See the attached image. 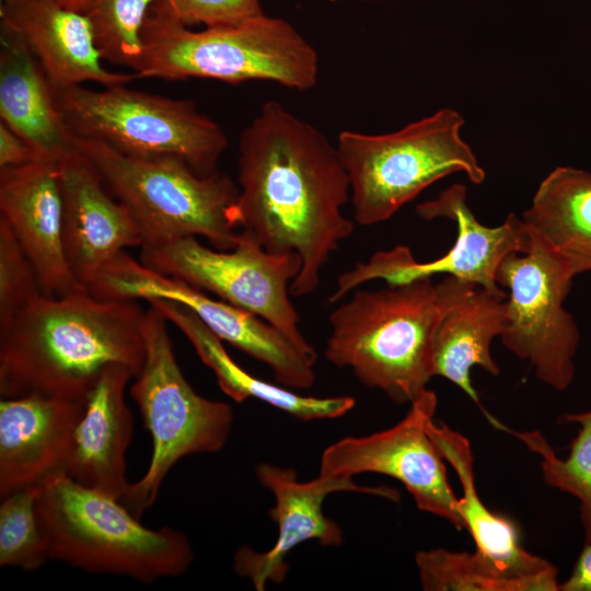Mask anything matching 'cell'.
Returning a JSON list of instances; mask_svg holds the SVG:
<instances>
[{
  "instance_id": "cell-2",
  "label": "cell",
  "mask_w": 591,
  "mask_h": 591,
  "mask_svg": "<svg viewBox=\"0 0 591 591\" xmlns=\"http://www.w3.org/2000/svg\"><path fill=\"white\" fill-rule=\"evenodd\" d=\"M146 310L138 300L88 289L40 294L0 329V395L85 399L104 369L144 360Z\"/></svg>"
},
{
  "instance_id": "cell-23",
  "label": "cell",
  "mask_w": 591,
  "mask_h": 591,
  "mask_svg": "<svg viewBox=\"0 0 591 591\" xmlns=\"http://www.w3.org/2000/svg\"><path fill=\"white\" fill-rule=\"evenodd\" d=\"M147 302L185 335L200 360L216 375L220 389L234 402L258 399L303 421L341 417L354 408L356 401L350 396L300 395L254 376L230 357L222 340L188 308L163 299Z\"/></svg>"
},
{
  "instance_id": "cell-18",
  "label": "cell",
  "mask_w": 591,
  "mask_h": 591,
  "mask_svg": "<svg viewBox=\"0 0 591 591\" xmlns=\"http://www.w3.org/2000/svg\"><path fill=\"white\" fill-rule=\"evenodd\" d=\"M84 404L37 394L1 397L0 499L65 473Z\"/></svg>"
},
{
  "instance_id": "cell-13",
  "label": "cell",
  "mask_w": 591,
  "mask_h": 591,
  "mask_svg": "<svg viewBox=\"0 0 591 591\" xmlns=\"http://www.w3.org/2000/svg\"><path fill=\"white\" fill-rule=\"evenodd\" d=\"M88 290L104 299L178 302L193 311L222 341L267 364L280 385L308 390L315 382V362L271 324L149 268L126 251L101 270Z\"/></svg>"
},
{
  "instance_id": "cell-5",
  "label": "cell",
  "mask_w": 591,
  "mask_h": 591,
  "mask_svg": "<svg viewBox=\"0 0 591 591\" xmlns=\"http://www.w3.org/2000/svg\"><path fill=\"white\" fill-rule=\"evenodd\" d=\"M37 514L49 558L86 572L152 583L183 575L194 560L186 534L144 526L119 499L65 473L40 486Z\"/></svg>"
},
{
  "instance_id": "cell-20",
  "label": "cell",
  "mask_w": 591,
  "mask_h": 591,
  "mask_svg": "<svg viewBox=\"0 0 591 591\" xmlns=\"http://www.w3.org/2000/svg\"><path fill=\"white\" fill-rule=\"evenodd\" d=\"M0 18L23 38L53 86L88 81L113 86L137 79L107 69L88 18L55 0H1Z\"/></svg>"
},
{
  "instance_id": "cell-7",
  "label": "cell",
  "mask_w": 591,
  "mask_h": 591,
  "mask_svg": "<svg viewBox=\"0 0 591 591\" xmlns=\"http://www.w3.org/2000/svg\"><path fill=\"white\" fill-rule=\"evenodd\" d=\"M463 125L459 112L441 108L389 134L341 131L336 147L349 177L355 222H384L428 186L456 172L483 183L485 170L461 136Z\"/></svg>"
},
{
  "instance_id": "cell-19",
  "label": "cell",
  "mask_w": 591,
  "mask_h": 591,
  "mask_svg": "<svg viewBox=\"0 0 591 591\" xmlns=\"http://www.w3.org/2000/svg\"><path fill=\"white\" fill-rule=\"evenodd\" d=\"M427 430L462 486L457 511L464 529L475 542V552L498 577L509 582L511 591H559L557 568L528 552L520 543L517 526L508 518L489 510L478 496L470 441L433 419L428 422Z\"/></svg>"
},
{
  "instance_id": "cell-14",
  "label": "cell",
  "mask_w": 591,
  "mask_h": 591,
  "mask_svg": "<svg viewBox=\"0 0 591 591\" xmlns=\"http://www.w3.org/2000/svg\"><path fill=\"white\" fill-rule=\"evenodd\" d=\"M436 408L437 395L427 390L395 426L328 445L321 456L320 474L390 476L404 485L419 510L449 521L456 530L464 529L444 459L427 430Z\"/></svg>"
},
{
  "instance_id": "cell-33",
  "label": "cell",
  "mask_w": 591,
  "mask_h": 591,
  "mask_svg": "<svg viewBox=\"0 0 591 591\" xmlns=\"http://www.w3.org/2000/svg\"><path fill=\"white\" fill-rule=\"evenodd\" d=\"M559 591H591V538L578 557L569 578L559 584Z\"/></svg>"
},
{
  "instance_id": "cell-3",
  "label": "cell",
  "mask_w": 591,
  "mask_h": 591,
  "mask_svg": "<svg viewBox=\"0 0 591 591\" xmlns=\"http://www.w3.org/2000/svg\"><path fill=\"white\" fill-rule=\"evenodd\" d=\"M476 286L445 276L370 291L357 289L329 315L325 358L350 368L368 387L395 404H412L427 392L432 376L434 331Z\"/></svg>"
},
{
  "instance_id": "cell-21",
  "label": "cell",
  "mask_w": 591,
  "mask_h": 591,
  "mask_svg": "<svg viewBox=\"0 0 591 591\" xmlns=\"http://www.w3.org/2000/svg\"><path fill=\"white\" fill-rule=\"evenodd\" d=\"M135 373L124 364H109L85 397L76 427L65 473L80 485L121 499L127 451L134 417L126 403L127 385Z\"/></svg>"
},
{
  "instance_id": "cell-32",
  "label": "cell",
  "mask_w": 591,
  "mask_h": 591,
  "mask_svg": "<svg viewBox=\"0 0 591 591\" xmlns=\"http://www.w3.org/2000/svg\"><path fill=\"white\" fill-rule=\"evenodd\" d=\"M42 158L20 135L0 123V169L18 167Z\"/></svg>"
},
{
  "instance_id": "cell-26",
  "label": "cell",
  "mask_w": 591,
  "mask_h": 591,
  "mask_svg": "<svg viewBox=\"0 0 591 591\" xmlns=\"http://www.w3.org/2000/svg\"><path fill=\"white\" fill-rule=\"evenodd\" d=\"M561 422H575L580 429L570 443L566 459H558L538 432L515 433L536 452L544 482L580 501L586 540L591 538V410L565 414Z\"/></svg>"
},
{
  "instance_id": "cell-1",
  "label": "cell",
  "mask_w": 591,
  "mask_h": 591,
  "mask_svg": "<svg viewBox=\"0 0 591 591\" xmlns=\"http://www.w3.org/2000/svg\"><path fill=\"white\" fill-rule=\"evenodd\" d=\"M236 223L274 254L294 253V297L316 290L321 273L355 229L343 207L350 183L336 146L277 101L264 103L239 139Z\"/></svg>"
},
{
  "instance_id": "cell-34",
  "label": "cell",
  "mask_w": 591,
  "mask_h": 591,
  "mask_svg": "<svg viewBox=\"0 0 591 591\" xmlns=\"http://www.w3.org/2000/svg\"><path fill=\"white\" fill-rule=\"evenodd\" d=\"M55 1L61 4L62 7L77 11V12L81 3V0H55Z\"/></svg>"
},
{
  "instance_id": "cell-4",
  "label": "cell",
  "mask_w": 591,
  "mask_h": 591,
  "mask_svg": "<svg viewBox=\"0 0 591 591\" xmlns=\"http://www.w3.org/2000/svg\"><path fill=\"white\" fill-rule=\"evenodd\" d=\"M141 40V57L132 71L137 78H201L230 84L262 80L298 91L317 81L314 47L288 21L266 14L192 31L165 0H159L149 10Z\"/></svg>"
},
{
  "instance_id": "cell-11",
  "label": "cell",
  "mask_w": 591,
  "mask_h": 591,
  "mask_svg": "<svg viewBox=\"0 0 591 591\" xmlns=\"http://www.w3.org/2000/svg\"><path fill=\"white\" fill-rule=\"evenodd\" d=\"M531 232V231H530ZM528 253H511L500 263L496 281L509 289L503 346L528 360L540 381L565 391L575 376L580 333L564 302L575 274L532 232Z\"/></svg>"
},
{
  "instance_id": "cell-22",
  "label": "cell",
  "mask_w": 591,
  "mask_h": 591,
  "mask_svg": "<svg viewBox=\"0 0 591 591\" xmlns=\"http://www.w3.org/2000/svg\"><path fill=\"white\" fill-rule=\"evenodd\" d=\"M0 117L46 159L59 160L76 138L57 108L53 86L23 38L0 22Z\"/></svg>"
},
{
  "instance_id": "cell-6",
  "label": "cell",
  "mask_w": 591,
  "mask_h": 591,
  "mask_svg": "<svg viewBox=\"0 0 591 591\" xmlns=\"http://www.w3.org/2000/svg\"><path fill=\"white\" fill-rule=\"evenodd\" d=\"M74 138L109 193L131 215L140 247L202 236L216 250L229 251L240 241L239 186L229 176H201L176 160L130 158L100 141Z\"/></svg>"
},
{
  "instance_id": "cell-17",
  "label": "cell",
  "mask_w": 591,
  "mask_h": 591,
  "mask_svg": "<svg viewBox=\"0 0 591 591\" xmlns=\"http://www.w3.org/2000/svg\"><path fill=\"white\" fill-rule=\"evenodd\" d=\"M62 213L58 160L0 169V217L32 262L45 296L86 289L66 258Z\"/></svg>"
},
{
  "instance_id": "cell-12",
  "label": "cell",
  "mask_w": 591,
  "mask_h": 591,
  "mask_svg": "<svg viewBox=\"0 0 591 591\" xmlns=\"http://www.w3.org/2000/svg\"><path fill=\"white\" fill-rule=\"evenodd\" d=\"M416 213L427 221H454L457 234L453 246L440 258L426 263L417 262L404 245L379 251L338 277L331 303L371 280L383 279L395 286L441 274L501 293L505 291L496 281L500 263L511 253H528L532 244L529 228L514 213H509L500 225L482 224L466 202V187L462 184L451 185L437 198L420 202Z\"/></svg>"
},
{
  "instance_id": "cell-8",
  "label": "cell",
  "mask_w": 591,
  "mask_h": 591,
  "mask_svg": "<svg viewBox=\"0 0 591 591\" xmlns=\"http://www.w3.org/2000/svg\"><path fill=\"white\" fill-rule=\"evenodd\" d=\"M53 86V85H51ZM63 121L77 138L100 141L143 160H176L201 176L219 174L228 146L222 127L194 101L127 88L53 86Z\"/></svg>"
},
{
  "instance_id": "cell-25",
  "label": "cell",
  "mask_w": 591,
  "mask_h": 591,
  "mask_svg": "<svg viewBox=\"0 0 591 591\" xmlns=\"http://www.w3.org/2000/svg\"><path fill=\"white\" fill-rule=\"evenodd\" d=\"M521 218L575 276L591 271V172L554 169L540 183Z\"/></svg>"
},
{
  "instance_id": "cell-36",
  "label": "cell",
  "mask_w": 591,
  "mask_h": 591,
  "mask_svg": "<svg viewBox=\"0 0 591 591\" xmlns=\"http://www.w3.org/2000/svg\"><path fill=\"white\" fill-rule=\"evenodd\" d=\"M366 1H372V0H366Z\"/></svg>"
},
{
  "instance_id": "cell-30",
  "label": "cell",
  "mask_w": 591,
  "mask_h": 591,
  "mask_svg": "<svg viewBox=\"0 0 591 591\" xmlns=\"http://www.w3.org/2000/svg\"><path fill=\"white\" fill-rule=\"evenodd\" d=\"M40 294L44 293L32 262L0 217V329Z\"/></svg>"
},
{
  "instance_id": "cell-27",
  "label": "cell",
  "mask_w": 591,
  "mask_h": 591,
  "mask_svg": "<svg viewBox=\"0 0 591 591\" xmlns=\"http://www.w3.org/2000/svg\"><path fill=\"white\" fill-rule=\"evenodd\" d=\"M159 0H81L104 61L135 70L142 53L141 31Z\"/></svg>"
},
{
  "instance_id": "cell-9",
  "label": "cell",
  "mask_w": 591,
  "mask_h": 591,
  "mask_svg": "<svg viewBox=\"0 0 591 591\" xmlns=\"http://www.w3.org/2000/svg\"><path fill=\"white\" fill-rule=\"evenodd\" d=\"M166 317L149 306L144 317V360L129 389L152 453L141 478L129 483L121 503L137 518L152 507L172 467L183 457L224 448L233 425L229 404L199 395L177 363Z\"/></svg>"
},
{
  "instance_id": "cell-16",
  "label": "cell",
  "mask_w": 591,
  "mask_h": 591,
  "mask_svg": "<svg viewBox=\"0 0 591 591\" xmlns=\"http://www.w3.org/2000/svg\"><path fill=\"white\" fill-rule=\"evenodd\" d=\"M58 164L65 254L73 276L88 289L114 257L141 246L142 240L127 208L77 146Z\"/></svg>"
},
{
  "instance_id": "cell-29",
  "label": "cell",
  "mask_w": 591,
  "mask_h": 591,
  "mask_svg": "<svg viewBox=\"0 0 591 591\" xmlns=\"http://www.w3.org/2000/svg\"><path fill=\"white\" fill-rule=\"evenodd\" d=\"M415 563L426 591H511L476 552L420 551Z\"/></svg>"
},
{
  "instance_id": "cell-31",
  "label": "cell",
  "mask_w": 591,
  "mask_h": 591,
  "mask_svg": "<svg viewBox=\"0 0 591 591\" xmlns=\"http://www.w3.org/2000/svg\"><path fill=\"white\" fill-rule=\"evenodd\" d=\"M185 25H235L265 14L260 0H165Z\"/></svg>"
},
{
  "instance_id": "cell-10",
  "label": "cell",
  "mask_w": 591,
  "mask_h": 591,
  "mask_svg": "<svg viewBox=\"0 0 591 591\" xmlns=\"http://www.w3.org/2000/svg\"><path fill=\"white\" fill-rule=\"evenodd\" d=\"M140 262L263 318L304 356L316 360L288 292L301 270L299 255L269 253L241 232L240 241L229 251L209 248L188 236L141 247Z\"/></svg>"
},
{
  "instance_id": "cell-28",
  "label": "cell",
  "mask_w": 591,
  "mask_h": 591,
  "mask_svg": "<svg viewBox=\"0 0 591 591\" xmlns=\"http://www.w3.org/2000/svg\"><path fill=\"white\" fill-rule=\"evenodd\" d=\"M40 487L1 498L0 566L24 571L42 568L49 560L48 546L37 514Z\"/></svg>"
},
{
  "instance_id": "cell-24",
  "label": "cell",
  "mask_w": 591,
  "mask_h": 591,
  "mask_svg": "<svg viewBox=\"0 0 591 591\" xmlns=\"http://www.w3.org/2000/svg\"><path fill=\"white\" fill-rule=\"evenodd\" d=\"M507 296L476 287L443 315L434 331V375L449 380L476 404L479 398L470 372L475 366L494 376L500 372L490 348L506 325Z\"/></svg>"
},
{
  "instance_id": "cell-15",
  "label": "cell",
  "mask_w": 591,
  "mask_h": 591,
  "mask_svg": "<svg viewBox=\"0 0 591 591\" xmlns=\"http://www.w3.org/2000/svg\"><path fill=\"white\" fill-rule=\"evenodd\" d=\"M258 482L275 498L268 514L278 526L275 544L266 552L241 546L233 556L235 573L248 579L255 590L263 591L267 582L285 581L288 554L299 544L316 540L324 546H338L344 541L340 526L323 512L325 498L336 491L364 493L396 500L398 493L386 487L358 485L345 475H323L301 482L292 468L262 463L256 467Z\"/></svg>"
},
{
  "instance_id": "cell-35",
  "label": "cell",
  "mask_w": 591,
  "mask_h": 591,
  "mask_svg": "<svg viewBox=\"0 0 591 591\" xmlns=\"http://www.w3.org/2000/svg\"><path fill=\"white\" fill-rule=\"evenodd\" d=\"M328 1H341V0H328Z\"/></svg>"
}]
</instances>
